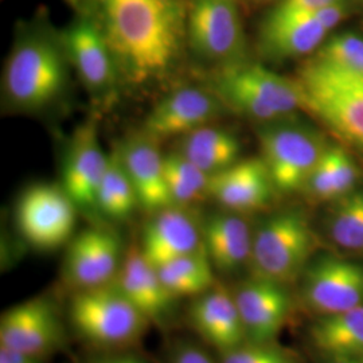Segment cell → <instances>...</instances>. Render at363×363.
Wrapping results in <instances>:
<instances>
[{
    "label": "cell",
    "instance_id": "27",
    "mask_svg": "<svg viewBox=\"0 0 363 363\" xmlns=\"http://www.w3.org/2000/svg\"><path fill=\"white\" fill-rule=\"evenodd\" d=\"M156 269L163 284L175 298L202 295L216 286L214 267L205 245Z\"/></svg>",
    "mask_w": 363,
    "mask_h": 363
},
{
    "label": "cell",
    "instance_id": "34",
    "mask_svg": "<svg viewBox=\"0 0 363 363\" xmlns=\"http://www.w3.org/2000/svg\"><path fill=\"white\" fill-rule=\"evenodd\" d=\"M171 363H214L208 354L195 346H184L175 351Z\"/></svg>",
    "mask_w": 363,
    "mask_h": 363
},
{
    "label": "cell",
    "instance_id": "35",
    "mask_svg": "<svg viewBox=\"0 0 363 363\" xmlns=\"http://www.w3.org/2000/svg\"><path fill=\"white\" fill-rule=\"evenodd\" d=\"M38 358L0 346V363H39Z\"/></svg>",
    "mask_w": 363,
    "mask_h": 363
},
{
    "label": "cell",
    "instance_id": "26",
    "mask_svg": "<svg viewBox=\"0 0 363 363\" xmlns=\"http://www.w3.org/2000/svg\"><path fill=\"white\" fill-rule=\"evenodd\" d=\"M179 152L213 177L240 160L241 144L230 130L206 125L183 136Z\"/></svg>",
    "mask_w": 363,
    "mask_h": 363
},
{
    "label": "cell",
    "instance_id": "33",
    "mask_svg": "<svg viewBox=\"0 0 363 363\" xmlns=\"http://www.w3.org/2000/svg\"><path fill=\"white\" fill-rule=\"evenodd\" d=\"M343 0H281L272 10L279 13H312Z\"/></svg>",
    "mask_w": 363,
    "mask_h": 363
},
{
    "label": "cell",
    "instance_id": "2",
    "mask_svg": "<svg viewBox=\"0 0 363 363\" xmlns=\"http://www.w3.org/2000/svg\"><path fill=\"white\" fill-rule=\"evenodd\" d=\"M69 65L61 37L45 28H28L15 42L6 62V103L22 112L49 106L65 91Z\"/></svg>",
    "mask_w": 363,
    "mask_h": 363
},
{
    "label": "cell",
    "instance_id": "18",
    "mask_svg": "<svg viewBox=\"0 0 363 363\" xmlns=\"http://www.w3.org/2000/svg\"><path fill=\"white\" fill-rule=\"evenodd\" d=\"M120 255V241L113 232L105 229L84 230L69 247L67 274L82 289L105 286L118 272Z\"/></svg>",
    "mask_w": 363,
    "mask_h": 363
},
{
    "label": "cell",
    "instance_id": "3",
    "mask_svg": "<svg viewBox=\"0 0 363 363\" xmlns=\"http://www.w3.org/2000/svg\"><path fill=\"white\" fill-rule=\"evenodd\" d=\"M208 89L214 91L225 108L259 124L294 116L304 109V94L298 79L247 61L220 66Z\"/></svg>",
    "mask_w": 363,
    "mask_h": 363
},
{
    "label": "cell",
    "instance_id": "39",
    "mask_svg": "<svg viewBox=\"0 0 363 363\" xmlns=\"http://www.w3.org/2000/svg\"><path fill=\"white\" fill-rule=\"evenodd\" d=\"M93 363H115V361H113V358H111V359H101V361Z\"/></svg>",
    "mask_w": 363,
    "mask_h": 363
},
{
    "label": "cell",
    "instance_id": "9",
    "mask_svg": "<svg viewBox=\"0 0 363 363\" xmlns=\"http://www.w3.org/2000/svg\"><path fill=\"white\" fill-rule=\"evenodd\" d=\"M76 206L64 187L35 184L27 189L18 202V228L34 247H60L74 230Z\"/></svg>",
    "mask_w": 363,
    "mask_h": 363
},
{
    "label": "cell",
    "instance_id": "21",
    "mask_svg": "<svg viewBox=\"0 0 363 363\" xmlns=\"http://www.w3.org/2000/svg\"><path fill=\"white\" fill-rule=\"evenodd\" d=\"M190 319L198 334L220 352L249 342L235 298L222 286H213L199 296Z\"/></svg>",
    "mask_w": 363,
    "mask_h": 363
},
{
    "label": "cell",
    "instance_id": "14",
    "mask_svg": "<svg viewBox=\"0 0 363 363\" xmlns=\"http://www.w3.org/2000/svg\"><path fill=\"white\" fill-rule=\"evenodd\" d=\"M249 342H271L292 311L286 286L255 276L233 294Z\"/></svg>",
    "mask_w": 363,
    "mask_h": 363
},
{
    "label": "cell",
    "instance_id": "37",
    "mask_svg": "<svg viewBox=\"0 0 363 363\" xmlns=\"http://www.w3.org/2000/svg\"><path fill=\"white\" fill-rule=\"evenodd\" d=\"M113 361L115 363H143L142 361H139V359H136V358H133V357H121V358H113Z\"/></svg>",
    "mask_w": 363,
    "mask_h": 363
},
{
    "label": "cell",
    "instance_id": "11",
    "mask_svg": "<svg viewBox=\"0 0 363 363\" xmlns=\"http://www.w3.org/2000/svg\"><path fill=\"white\" fill-rule=\"evenodd\" d=\"M301 294L319 316L363 306V265L333 256L315 259L303 273Z\"/></svg>",
    "mask_w": 363,
    "mask_h": 363
},
{
    "label": "cell",
    "instance_id": "19",
    "mask_svg": "<svg viewBox=\"0 0 363 363\" xmlns=\"http://www.w3.org/2000/svg\"><path fill=\"white\" fill-rule=\"evenodd\" d=\"M117 152L144 208L156 213L174 206L166 182L164 156L155 140L144 133L136 135L127 139Z\"/></svg>",
    "mask_w": 363,
    "mask_h": 363
},
{
    "label": "cell",
    "instance_id": "10",
    "mask_svg": "<svg viewBox=\"0 0 363 363\" xmlns=\"http://www.w3.org/2000/svg\"><path fill=\"white\" fill-rule=\"evenodd\" d=\"M70 66L93 97H113L121 82L115 57L100 27L88 13H81L61 35Z\"/></svg>",
    "mask_w": 363,
    "mask_h": 363
},
{
    "label": "cell",
    "instance_id": "23",
    "mask_svg": "<svg viewBox=\"0 0 363 363\" xmlns=\"http://www.w3.org/2000/svg\"><path fill=\"white\" fill-rule=\"evenodd\" d=\"M202 238L214 269L230 273L250 262L253 233L238 213H217L208 217Z\"/></svg>",
    "mask_w": 363,
    "mask_h": 363
},
{
    "label": "cell",
    "instance_id": "28",
    "mask_svg": "<svg viewBox=\"0 0 363 363\" xmlns=\"http://www.w3.org/2000/svg\"><path fill=\"white\" fill-rule=\"evenodd\" d=\"M164 174L174 206H189L208 196L211 177L179 151L164 156Z\"/></svg>",
    "mask_w": 363,
    "mask_h": 363
},
{
    "label": "cell",
    "instance_id": "31",
    "mask_svg": "<svg viewBox=\"0 0 363 363\" xmlns=\"http://www.w3.org/2000/svg\"><path fill=\"white\" fill-rule=\"evenodd\" d=\"M311 60L363 76V34L354 30L331 33Z\"/></svg>",
    "mask_w": 363,
    "mask_h": 363
},
{
    "label": "cell",
    "instance_id": "20",
    "mask_svg": "<svg viewBox=\"0 0 363 363\" xmlns=\"http://www.w3.org/2000/svg\"><path fill=\"white\" fill-rule=\"evenodd\" d=\"M202 245V233L193 218L178 206H169L156 211L147 223L140 250L145 259L159 268Z\"/></svg>",
    "mask_w": 363,
    "mask_h": 363
},
{
    "label": "cell",
    "instance_id": "15",
    "mask_svg": "<svg viewBox=\"0 0 363 363\" xmlns=\"http://www.w3.org/2000/svg\"><path fill=\"white\" fill-rule=\"evenodd\" d=\"M108 160L109 156H105L100 145L96 121L91 120L79 125L67 148L62 186L77 206H96Z\"/></svg>",
    "mask_w": 363,
    "mask_h": 363
},
{
    "label": "cell",
    "instance_id": "25",
    "mask_svg": "<svg viewBox=\"0 0 363 363\" xmlns=\"http://www.w3.org/2000/svg\"><path fill=\"white\" fill-rule=\"evenodd\" d=\"M312 343L330 358H363V306L319 316L312 325Z\"/></svg>",
    "mask_w": 363,
    "mask_h": 363
},
{
    "label": "cell",
    "instance_id": "5",
    "mask_svg": "<svg viewBox=\"0 0 363 363\" xmlns=\"http://www.w3.org/2000/svg\"><path fill=\"white\" fill-rule=\"evenodd\" d=\"M262 160L277 191H303L328 145L322 132L294 116L259 124Z\"/></svg>",
    "mask_w": 363,
    "mask_h": 363
},
{
    "label": "cell",
    "instance_id": "16",
    "mask_svg": "<svg viewBox=\"0 0 363 363\" xmlns=\"http://www.w3.org/2000/svg\"><path fill=\"white\" fill-rule=\"evenodd\" d=\"M276 187L262 159L238 160L210 178L208 196L238 214L269 206Z\"/></svg>",
    "mask_w": 363,
    "mask_h": 363
},
{
    "label": "cell",
    "instance_id": "36",
    "mask_svg": "<svg viewBox=\"0 0 363 363\" xmlns=\"http://www.w3.org/2000/svg\"><path fill=\"white\" fill-rule=\"evenodd\" d=\"M328 363H363V358H330Z\"/></svg>",
    "mask_w": 363,
    "mask_h": 363
},
{
    "label": "cell",
    "instance_id": "1",
    "mask_svg": "<svg viewBox=\"0 0 363 363\" xmlns=\"http://www.w3.org/2000/svg\"><path fill=\"white\" fill-rule=\"evenodd\" d=\"M100 27L123 82L133 88L169 77L187 43L184 0H84Z\"/></svg>",
    "mask_w": 363,
    "mask_h": 363
},
{
    "label": "cell",
    "instance_id": "6",
    "mask_svg": "<svg viewBox=\"0 0 363 363\" xmlns=\"http://www.w3.org/2000/svg\"><path fill=\"white\" fill-rule=\"evenodd\" d=\"M316 245L307 217L298 210L276 213L253 233L250 264L255 276L289 284L303 274Z\"/></svg>",
    "mask_w": 363,
    "mask_h": 363
},
{
    "label": "cell",
    "instance_id": "22",
    "mask_svg": "<svg viewBox=\"0 0 363 363\" xmlns=\"http://www.w3.org/2000/svg\"><path fill=\"white\" fill-rule=\"evenodd\" d=\"M115 286L150 322L167 316L175 298L140 247H130L116 274Z\"/></svg>",
    "mask_w": 363,
    "mask_h": 363
},
{
    "label": "cell",
    "instance_id": "38",
    "mask_svg": "<svg viewBox=\"0 0 363 363\" xmlns=\"http://www.w3.org/2000/svg\"><path fill=\"white\" fill-rule=\"evenodd\" d=\"M250 1H252V3H259V4H261V3H272V1H274V3L277 4V3H280L281 0H250Z\"/></svg>",
    "mask_w": 363,
    "mask_h": 363
},
{
    "label": "cell",
    "instance_id": "12",
    "mask_svg": "<svg viewBox=\"0 0 363 363\" xmlns=\"http://www.w3.org/2000/svg\"><path fill=\"white\" fill-rule=\"evenodd\" d=\"M225 105L214 91L202 88H181L160 100L144 121V135L162 142L186 136L210 125L223 113Z\"/></svg>",
    "mask_w": 363,
    "mask_h": 363
},
{
    "label": "cell",
    "instance_id": "24",
    "mask_svg": "<svg viewBox=\"0 0 363 363\" xmlns=\"http://www.w3.org/2000/svg\"><path fill=\"white\" fill-rule=\"evenodd\" d=\"M359 175L350 154L340 145L328 144L303 191L313 202L334 203L357 189Z\"/></svg>",
    "mask_w": 363,
    "mask_h": 363
},
{
    "label": "cell",
    "instance_id": "7",
    "mask_svg": "<svg viewBox=\"0 0 363 363\" xmlns=\"http://www.w3.org/2000/svg\"><path fill=\"white\" fill-rule=\"evenodd\" d=\"M79 334L100 346H124L139 339L150 322L117 286L86 288L70 304Z\"/></svg>",
    "mask_w": 363,
    "mask_h": 363
},
{
    "label": "cell",
    "instance_id": "8",
    "mask_svg": "<svg viewBox=\"0 0 363 363\" xmlns=\"http://www.w3.org/2000/svg\"><path fill=\"white\" fill-rule=\"evenodd\" d=\"M187 43L218 66L247 61V40L237 0H191Z\"/></svg>",
    "mask_w": 363,
    "mask_h": 363
},
{
    "label": "cell",
    "instance_id": "13",
    "mask_svg": "<svg viewBox=\"0 0 363 363\" xmlns=\"http://www.w3.org/2000/svg\"><path fill=\"white\" fill-rule=\"evenodd\" d=\"M333 31L322 9L312 13H279L271 10L259 28V49L272 60L312 55Z\"/></svg>",
    "mask_w": 363,
    "mask_h": 363
},
{
    "label": "cell",
    "instance_id": "17",
    "mask_svg": "<svg viewBox=\"0 0 363 363\" xmlns=\"http://www.w3.org/2000/svg\"><path fill=\"white\" fill-rule=\"evenodd\" d=\"M60 325L45 298H33L4 312L0 320V345L39 357L58 342Z\"/></svg>",
    "mask_w": 363,
    "mask_h": 363
},
{
    "label": "cell",
    "instance_id": "29",
    "mask_svg": "<svg viewBox=\"0 0 363 363\" xmlns=\"http://www.w3.org/2000/svg\"><path fill=\"white\" fill-rule=\"evenodd\" d=\"M138 203L139 199L135 187L123 166L118 152L115 151L109 155L108 167L99 189L96 206L111 218L124 220L130 217Z\"/></svg>",
    "mask_w": 363,
    "mask_h": 363
},
{
    "label": "cell",
    "instance_id": "4",
    "mask_svg": "<svg viewBox=\"0 0 363 363\" xmlns=\"http://www.w3.org/2000/svg\"><path fill=\"white\" fill-rule=\"evenodd\" d=\"M296 79L304 109L363 152V76L308 60Z\"/></svg>",
    "mask_w": 363,
    "mask_h": 363
},
{
    "label": "cell",
    "instance_id": "32",
    "mask_svg": "<svg viewBox=\"0 0 363 363\" xmlns=\"http://www.w3.org/2000/svg\"><path fill=\"white\" fill-rule=\"evenodd\" d=\"M220 363H300L295 355L272 346L269 342H245L223 351Z\"/></svg>",
    "mask_w": 363,
    "mask_h": 363
},
{
    "label": "cell",
    "instance_id": "30",
    "mask_svg": "<svg viewBox=\"0 0 363 363\" xmlns=\"http://www.w3.org/2000/svg\"><path fill=\"white\" fill-rule=\"evenodd\" d=\"M327 232L333 242L350 252H363V189L334 202Z\"/></svg>",
    "mask_w": 363,
    "mask_h": 363
}]
</instances>
